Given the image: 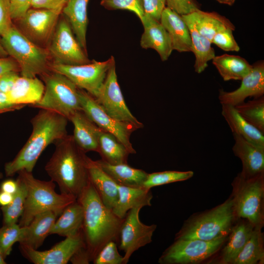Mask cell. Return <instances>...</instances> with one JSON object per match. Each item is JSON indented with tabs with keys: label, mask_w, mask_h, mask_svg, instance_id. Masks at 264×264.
<instances>
[{
	"label": "cell",
	"mask_w": 264,
	"mask_h": 264,
	"mask_svg": "<svg viewBox=\"0 0 264 264\" xmlns=\"http://www.w3.org/2000/svg\"><path fill=\"white\" fill-rule=\"evenodd\" d=\"M68 0H32L31 7L49 10L62 9Z\"/></svg>",
	"instance_id": "obj_47"
},
{
	"label": "cell",
	"mask_w": 264,
	"mask_h": 264,
	"mask_svg": "<svg viewBox=\"0 0 264 264\" xmlns=\"http://www.w3.org/2000/svg\"><path fill=\"white\" fill-rule=\"evenodd\" d=\"M10 72H20L17 63L11 57H0V76Z\"/></svg>",
	"instance_id": "obj_49"
},
{
	"label": "cell",
	"mask_w": 264,
	"mask_h": 264,
	"mask_svg": "<svg viewBox=\"0 0 264 264\" xmlns=\"http://www.w3.org/2000/svg\"><path fill=\"white\" fill-rule=\"evenodd\" d=\"M159 21L170 36L173 50L179 52L191 51L190 31L181 15L166 6Z\"/></svg>",
	"instance_id": "obj_20"
},
{
	"label": "cell",
	"mask_w": 264,
	"mask_h": 264,
	"mask_svg": "<svg viewBox=\"0 0 264 264\" xmlns=\"http://www.w3.org/2000/svg\"><path fill=\"white\" fill-rule=\"evenodd\" d=\"M8 56V54L4 48L0 44V57H6Z\"/></svg>",
	"instance_id": "obj_55"
},
{
	"label": "cell",
	"mask_w": 264,
	"mask_h": 264,
	"mask_svg": "<svg viewBox=\"0 0 264 264\" xmlns=\"http://www.w3.org/2000/svg\"><path fill=\"white\" fill-rule=\"evenodd\" d=\"M85 246L81 230L74 235L66 237L49 250L39 251L22 244H20V250L25 259L34 264H66L79 249Z\"/></svg>",
	"instance_id": "obj_15"
},
{
	"label": "cell",
	"mask_w": 264,
	"mask_h": 264,
	"mask_svg": "<svg viewBox=\"0 0 264 264\" xmlns=\"http://www.w3.org/2000/svg\"><path fill=\"white\" fill-rule=\"evenodd\" d=\"M236 220L231 197L210 211L187 221L176 235L175 240L212 241L226 237Z\"/></svg>",
	"instance_id": "obj_5"
},
{
	"label": "cell",
	"mask_w": 264,
	"mask_h": 264,
	"mask_svg": "<svg viewBox=\"0 0 264 264\" xmlns=\"http://www.w3.org/2000/svg\"><path fill=\"white\" fill-rule=\"evenodd\" d=\"M123 260L116 242L110 241L101 248L92 262L94 264H123Z\"/></svg>",
	"instance_id": "obj_41"
},
{
	"label": "cell",
	"mask_w": 264,
	"mask_h": 264,
	"mask_svg": "<svg viewBox=\"0 0 264 264\" xmlns=\"http://www.w3.org/2000/svg\"><path fill=\"white\" fill-rule=\"evenodd\" d=\"M19 76L17 72H10L0 76V91L5 93L9 92Z\"/></svg>",
	"instance_id": "obj_48"
},
{
	"label": "cell",
	"mask_w": 264,
	"mask_h": 264,
	"mask_svg": "<svg viewBox=\"0 0 264 264\" xmlns=\"http://www.w3.org/2000/svg\"><path fill=\"white\" fill-rule=\"evenodd\" d=\"M142 208L137 206L130 210L121 227L119 248L124 253L123 264L129 262L134 252L152 242L157 227L155 224L147 225L141 221L139 215Z\"/></svg>",
	"instance_id": "obj_13"
},
{
	"label": "cell",
	"mask_w": 264,
	"mask_h": 264,
	"mask_svg": "<svg viewBox=\"0 0 264 264\" xmlns=\"http://www.w3.org/2000/svg\"><path fill=\"white\" fill-rule=\"evenodd\" d=\"M240 87L232 91L220 90L219 99L221 104L236 106L247 97H260L264 94V62L260 61L252 65L250 72L242 80Z\"/></svg>",
	"instance_id": "obj_17"
},
{
	"label": "cell",
	"mask_w": 264,
	"mask_h": 264,
	"mask_svg": "<svg viewBox=\"0 0 264 264\" xmlns=\"http://www.w3.org/2000/svg\"><path fill=\"white\" fill-rule=\"evenodd\" d=\"M83 208L82 231L91 262L108 242L119 240L124 219L107 207L89 181L77 198Z\"/></svg>",
	"instance_id": "obj_1"
},
{
	"label": "cell",
	"mask_w": 264,
	"mask_h": 264,
	"mask_svg": "<svg viewBox=\"0 0 264 264\" xmlns=\"http://www.w3.org/2000/svg\"><path fill=\"white\" fill-rule=\"evenodd\" d=\"M82 110L100 129L114 136L130 154H136L130 141L131 134L139 128L132 124L117 120L109 115L88 92L78 89Z\"/></svg>",
	"instance_id": "obj_11"
},
{
	"label": "cell",
	"mask_w": 264,
	"mask_h": 264,
	"mask_svg": "<svg viewBox=\"0 0 264 264\" xmlns=\"http://www.w3.org/2000/svg\"><path fill=\"white\" fill-rule=\"evenodd\" d=\"M117 187L118 199L112 211L119 218L124 219L127 212L133 208L151 206L153 195L151 189L118 184Z\"/></svg>",
	"instance_id": "obj_25"
},
{
	"label": "cell",
	"mask_w": 264,
	"mask_h": 264,
	"mask_svg": "<svg viewBox=\"0 0 264 264\" xmlns=\"http://www.w3.org/2000/svg\"><path fill=\"white\" fill-rule=\"evenodd\" d=\"M228 237L212 241L176 239L158 259L160 264H196L215 254Z\"/></svg>",
	"instance_id": "obj_9"
},
{
	"label": "cell",
	"mask_w": 264,
	"mask_h": 264,
	"mask_svg": "<svg viewBox=\"0 0 264 264\" xmlns=\"http://www.w3.org/2000/svg\"><path fill=\"white\" fill-rule=\"evenodd\" d=\"M144 15L160 21L161 13L166 7L165 0H143Z\"/></svg>",
	"instance_id": "obj_45"
},
{
	"label": "cell",
	"mask_w": 264,
	"mask_h": 264,
	"mask_svg": "<svg viewBox=\"0 0 264 264\" xmlns=\"http://www.w3.org/2000/svg\"><path fill=\"white\" fill-rule=\"evenodd\" d=\"M6 263L5 262V259L3 257L0 251V264H5Z\"/></svg>",
	"instance_id": "obj_56"
},
{
	"label": "cell",
	"mask_w": 264,
	"mask_h": 264,
	"mask_svg": "<svg viewBox=\"0 0 264 264\" xmlns=\"http://www.w3.org/2000/svg\"><path fill=\"white\" fill-rule=\"evenodd\" d=\"M41 76L44 93L41 100L31 107L54 111L68 120L75 112L82 110L79 88L67 77L51 70Z\"/></svg>",
	"instance_id": "obj_8"
},
{
	"label": "cell",
	"mask_w": 264,
	"mask_h": 264,
	"mask_svg": "<svg viewBox=\"0 0 264 264\" xmlns=\"http://www.w3.org/2000/svg\"><path fill=\"white\" fill-rule=\"evenodd\" d=\"M9 0H0V37L14 24Z\"/></svg>",
	"instance_id": "obj_44"
},
{
	"label": "cell",
	"mask_w": 264,
	"mask_h": 264,
	"mask_svg": "<svg viewBox=\"0 0 264 264\" xmlns=\"http://www.w3.org/2000/svg\"><path fill=\"white\" fill-rule=\"evenodd\" d=\"M212 63L225 81L241 80L252 68V65L243 58L227 54L215 56Z\"/></svg>",
	"instance_id": "obj_32"
},
{
	"label": "cell",
	"mask_w": 264,
	"mask_h": 264,
	"mask_svg": "<svg viewBox=\"0 0 264 264\" xmlns=\"http://www.w3.org/2000/svg\"><path fill=\"white\" fill-rule=\"evenodd\" d=\"M2 177H3L2 174L1 172H0V179H1L2 178Z\"/></svg>",
	"instance_id": "obj_57"
},
{
	"label": "cell",
	"mask_w": 264,
	"mask_h": 264,
	"mask_svg": "<svg viewBox=\"0 0 264 264\" xmlns=\"http://www.w3.org/2000/svg\"><path fill=\"white\" fill-rule=\"evenodd\" d=\"M63 18L57 24L49 48L54 63L66 65L89 63L91 61L77 40L69 23Z\"/></svg>",
	"instance_id": "obj_12"
},
{
	"label": "cell",
	"mask_w": 264,
	"mask_h": 264,
	"mask_svg": "<svg viewBox=\"0 0 264 264\" xmlns=\"http://www.w3.org/2000/svg\"><path fill=\"white\" fill-rule=\"evenodd\" d=\"M60 214L49 211L37 215L30 223L23 227L19 243L34 249H38L44 243Z\"/></svg>",
	"instance_id": "obj_22"
},
{
	"label": "cell",
	"mask_w": 264,
	"mask_h": 264,
	"mask_svg": "<svg viewBox=\"0 0 264 264\" xmlns=\"http://www.w3.org/2000/svg\"><path fill=\"white\" fill-rule=\"evenodd\" d=\"M74 126V140L85 153L99 150V128L83 110L75 112L69 118Z\"/></svg>",
	"instance_id": "obj_21"
},
{
	"label": "cell",
	"mask_w": 264,
	"mask_h": 264,
	"mask_svg": "<svg viewBox=\"0 0 264 264\" xmlns=\"http://www.w3.org/2000/svg\"><path fill=\"white\" fill-rule=\"evenodd\" d=\"M12 20L21 19L31 7L32 0H9Z\"/></svg>",
	"instance_id": "obj_46"
},
{
	"label": "cell",
	"mask_w": 264,
	"mask_h": 264,
	"mask_svg": "<svg viewBox=\"0 0 264 264\" xmlns=\"http://www.w3.org/2000/svg\"><path fill=\"white\" fill-rule=\"evenodd\" d=\"M144 28L140 44L144 49H153L162 61H167L173 50L170 36L160 21L144 15L140 20Z\"/></svg>",
	"instance_id": "obj_18"
},
{
	"label": "cell",
	"mask_w": 264,
	"mask_h": 264,
	"mask_svg": "<svg viewBox=\"0 0 264 264\" xmlns=\"http://www.w3.org/2000/svg\"><path fill=\"white\" fill-rule=\"evenodd\" d=\"M234 30L228 28L219 31L214 35L211 43L224 51H239L240 47L234 38Z\"/></svg>",
	"instance_id": "obj_42"
},
{
	"label": "cell",
	"mask_w": 264,
	"mask_h": 264,
	"mask_svg": "<svg viewBox=\"0 0 264 264\" xmlns=\"http://www.w3.org/2000/svg\"><path fill=\"white\" fill-rule=\"evenodd\" d=\"M182 16L190 21L197 30L211 42L214 35L219 31L228 28L235 29L234 24L228 19L215 12H204L198 9Z\"/></svg>",
	"instance_id": "obj_26"
},
{
	"label": "cell",
	"mask_w": 264,
	"mask_h": 264,
	"mask_svg": "<svg viewBox=\"0 0 264 264\" xmlns=\"http://www.w3.org/2000/svg\"><path fill=\"white\" fill-rule=\"evenodd\" d=\"M18 188V182L12 179H8L3 181L0 185V190L14 195Z\"/></svg>",
	"instance_id": "obj_52"
},
{
	"label": "cell",
	"mask_w": 264,
	"mask_h": 264,
	"mask_svg": "<svg viewBox=\"0 0 264 264\" xmlns=\"http://www.w3.org/2000/svg\"><path fill=\"white\" fill-rule=\"evenodd\" d=\"M87 166L90 182L103 203L112 210L118 199L117 184L102 169L96 160L88 157Z\"/></svg>",
	"instance_id": "obj_23"
},
{
	"label": "cell",
	"mask_w": 264,
	"mask_h": 264,
	"mask_svg": "<svg viewBox=\"0 0 264 264\" xmlns=\"http://www.w3.org/2000/svg\"><path fill=\"white\" fill-rule=\"evenodd\" d=\"M233 225L224 247L220 262L232 264L249 240L254 226L248 220L242 219Z\"/></svg>",
	"instance_id": "obj_29"
},
{
	"label": "cell",
	"mask_w": 264,
	"mask_h": 264,
	"mask_svg": "<svg viewBox=\"0 0 264 264\" xmlns=\"http://www.w3.org/2000/svg\"><path fill=\"white\" fill-rule=\"evenodd\" d=\"M100 4L110 10L121 9L130 11L140 20L144 15L143 0H101Z\"/></svg>",
	"instance_id": "obj_40"
},
{
	"label": "cell",
	"mask_w": 264,
	"mask_h": 264,
	"mask_svg": "<svg viewBox=\"0 0 264 264\" xmlns=\"http://www.w3.org/2000/svg\"><path fill=\"white\" fill-rule=\"evenodd\" d=\"M88 1L89 0H68L62 10V14L69 23L77 40L86 52Z\"/></svg>",
	"instance_id": "obj_28"
},
{
	"label": "cell",
	"mask_w": 264,
	"mask_h": 264,
	"mask_svg": "<svg viewBox=\"0 0 264 264\" xmlns=\"http://www.w3.org/2000/svg\"><path fill=\"white\" fill-rule=\"evenodd\" d=\"M234 144L232 147L235 156L242 161V169L240 174L250 177L264 173V148L233 133Z\"/></svg>",
	"instance_id": "obj_19"
},
{
	"label": "cell",
	"mask_w": 264,
	"mask_h": 264,
	"mask_svg": "<svg viewBox=\"0 0 264 264\" xmlns=\"http://www.w3.org/2000/svg\"><path fill=\"white\" fill-rule=\"evenodd\" d=\"M44 91V83L37 77L20 76L11 90L6 94L11 104L31 106L41 100Z\"/></svg>",
	"instance_id": "obj_24"
},
{
	"label": "cell",
	"mask_w": 264,
	"mask_h": 264,
	"mask_svg": "<svg viewBox=\"0 0 264 264\" xmlns=\"http://www.w3.org/2000/svg\"><path fill=\"white\" fill-rule=\"evenodd\" d=\"M166 7L179 15H188L199 9L195 0H165Z\"/></svg>",
	"instance_id": "obj_43"
},
{
	"label": "cell",
	"mask_w": 264,
	"mask_h": 264,
	"mask_svg": "<svg viewBox=\"0 0 264 264\" xmlns=\"http://www.w3.org/2000/svg\"><path fill=\"white\" fill-rule=\"evenodd\" d=\"M24 107L11 104L8 99L7 94L0 91V114L19 110Z\"/></svg>",
	"instance_id": "obj_50"
},
{
	"label": "cell",
	"mask_w": 264,
	"mask_h": 264,
	"mask_svg": "<svg viewBox=\"0 0 264 264\" xmlns=\"http://www.w3.org/2000/svg\"><path fill=\"white\" fill-rule=\"evenodd\" d=\"M114 63L113 56L105 61L98 62L93 60L89 63L79 65L54 63L50 65V70L66 76L78 88L85 90L96 98L109 69Z\"/></svg>",
	"instance_id": "obj_10"
},
{
	"label": "cell",
	"mask_w": 264,
	"mask_h": 264,
	"mask_svg": "<svg viewBox=\"0 0 264 264\" xmlns=\"http://www.w3.org/2000/svg\"><path fill=\"white\" fill-rule=\"evenodd\" d=\"M83 216V207L76 199L63 210L56 220L50 235L67 237L77 234L82 230Z\"/></svg>",
	"instance_id": "obj_30"
},
{
	"label": "cell",
	"mask_w": 264,
	"mask_h": 264,
	"mask_svg": "<svg viewBox=\"0 0 264 264\" xmlns=\"http://www.w3.org/2000/svg\"><path fill=\"white\" fill-rule=\"evenodd\" d=\"M262 227H255L242 250L232 264H262L264 249Z\"/></svg>",
	"instance_id": "obj_35"
},
{
	"label": "cell",
	"mask_w": 264,
	"mask_h": 264,
	"mask_svg": "<svg viewBox=\"0 0 264 264\" xmlns=\"http://www.w3.org/2000/svg\"><path fill=\"white\" fill-rule=\"evenodd\" d=\"M17 174L27 192L24 210L19 223L21 227L28 225L35 216L43 212L53 211L61 214L67 206L77 199L72 196L57 193L55 183L51 180H39L32 173L25 170Z\"/></svg>",
	"instance_id": "obj_4"
},
{
	"label": "cell",
	"mask_w": 264,
	"mask_h": 264,
	"mask_svg": "<svg viewBox=\"0 0 264 264\" xmlns=\"http://www.w3.org/2000/svg\"><path fill=\"white\" fill-rule=\"evenodd\" d=\"M219 2L228 5H232L233 4L236 0H216Z\"/></svg>",
	"instance_id": "obj_54"
},
{
	"label": "cell",
	"mask_w": 264,
	"mask_h": 264,
	"mask_svg": "<svg viewBox=\"0 0 264 264\" xmlns=\"http://www.w3.org/2000/svg\"><path fill=\"white\" fill-rule=\"evenodd\" d=\"M73 264H88L91 262L86 246L79 249L72 256L70 261Z\"/></svg>",
	"instance_id": "obj_51"
},
{
	"label": "cell",
	"mask_w": 264,
	"mask_h": 264,
	"mask_svg": "<svg viewBox=\"0 0 264 264\" xmlns=\"http://www.w3.org/2000/svg\"><path fill=\"white\" fill-rule=\"evenodd\" d=\"M264 173L245 177L239 174L233 182L232 197L237 219L248 220L255 227L264 224Z\"/></svg>",
	"instance_id": "obj_7"
},
{
	"label": "cell",
	"mask_w": 264,
	"mask_h": 264,
	"mask_svg": "<svg viewBox=\"0 0 264 264\" xmlns=\"http://www.w3.org/2000/svg\"><path fill=\"white\" fill-rule=\"evenodd\" d=\"M23 232V227L18 223L3 224L0 228V251L5 259L10 254L13 245L20 242Z\"/></svg>",
	"instance_id": "obj_39"
},
{
	"label": "cell",
	"mask_w": 264,
	"mask_h": 264,
	"mask_svg": "<svg viewBox=\"0 0 264 264\" xmlns=\"http://www.w3.org/2000/svg\"><path fill=\"white\" fill-rule=\"evenodd\" d=\"M221 114L233 133L264 148V133L245 120L234 106L221 104Z\"/></svg>",
	"instance_id": "obj_27"
},
{
	"label": "cell",
	"mask_w": 264,
	"mask_h": 264,
	"mask_svg": "<svg viewBox=\"0 0 264 264\" xmlns=\"http://www.w3.org/2000/svg\"><path fill=\"white\" fill-rule=\"evenodd\" d=\"M62 10L30 8L18 20L21 32L35 44L45 43L54 33Z\"/></svg>",
	"instance_id": "obj_16"
},
{
	"label": "cell",
	"mask_w": 264,
	"mask_h": 264,
	"mask_svg": "<svg viewBox=\"0 0 264 264\" xmlns=\"http://www.w3.org/2000/svg\"><path fill=\"white\" fill-rule=\"evenodd\" d=\"M98 153L101 159L111 164L128 163L130 154L125 146L114 136L101 129Z\"/></svg>",
	"instance_id": "obj_34"
},
{
	"label": "cell",
	"mask_w": 264,
	"mask_h": 264,
	"mask_svg": "<svg viewBox=\"0 0 264 264\" xmlns=\"http://www.w3.org/2000/svg\"><path fill=\"white\" fill-rule=\"evenodd\" d=\"M0 44L17 63L21 76L35 77L50 70L49 51L30 40L14 25L0 37Z\"/></svg>",
	"instance_id": "obj_6"
},
{
	"label": "cell",
	"mask_w": 264,
	"mask_h": 264,
	"mask_svg": "<svg viewBox=\"0 0 264 264\" xmlns=\"http://www.w3.org/2000/svg\"><path fill=\"white\" fill-rule=\"evenodd\" d=\"M102 169L118 184L135 187H143L148 174L136 169L128 163L110 164L102 159L96 160Z\"/></svg>",
	"instance_id": "obj_31"
},
{
	"label": "cell",
	"mask_w": 264,
	"mask_h": 264,
	"mask_svg": "<svg viewBox=\"0 0 264 264\" xmlns=\"http://www.w3.org/2000/svg\"><path fill=\"white\" fill-rule=\"evenodd\" d=\"M193 175L194 172L191 171H166L148 174L143 187L151 189L157 186L184 181L191 178Z\"/></svg>",
	"instance_id": "obj_38"
},
{
	"label": "cell",
	"mask_w": 264,
	"mask_h": 264,
	"mask_svg": "<svg viewBox=\"0 0 264 264\" xmlns=\"http://www.w3.org/2000/svg\"><path fill=\"white\" fill-rule=\"evenodd\" d=\"M248 122L264 133V97L243 102L234 107Z\"/></svg>",
	"instance_id": "obj_36"
},
{
	"label": "cell",
	"mask_w": 264,
	"mask_h": 264,
	"mask_svg": "<svg viewBox=\"0 0 264 264\" xmlns=\"http://www.w3.org/2000/svg\"><path fill=\"white\" fill-rule=\"evenodd\" d=\"M68 119L51 110L41 109L31 119L32 132L26 142L4 170L6 176H12L21 170L32 173L42 153L50 144L67 135Z\"/></svg>",
	"instance_id": "obj_2"
},
{
	"label": "cell",
	"mask_w": 264,
	"mask_h": 264,
	"mask_svg": "<svg viewBox=\"0 0 264 264\" xmlns=\"http://www.w3.org/2000/svg\"><path fill=\"white\" fill-rule=\"evenodd\" d=\"M181 16L189 28L191 37V51L194 53L196 58L195 71L198 73H201L208 66V62L215 57V50L211 46V41L200 34L190 21Z\"/></svg>",
	"instance_id": "obj_33"
},
{
	"label": "cell",
	"mask_w": 264,
	"mask_h": 264,
	"mask_svg": "<svg viewBox=\"0 0 264 264\" xmlns=\"http://www.w3.org/2000/svg\"><path fill=\"white\" fill-rule=\"evenodd\" d=\"M14 195L0 190V206L9 204L13 200Z\"/></svg>",
	"instance_id": "obj_53"
},
{
	"label": "cell",
	"mask_w": 264,
	"mask_h": 264,
	"mask_svg": "<svg viewBox=\"0 0 264 264\" xmlns=\"http://www.w3.org/2000/svg\"><path fill=\"white\" fill-rule=\"evenodd\" d=\"M95 99L114 119L134 125L139 129L143 127V124L132 115L125 103L117 81L115 63L109 69L100 91Z\"/></svg>",
	"instance_id": "obj_14"
},
{
	"label": "cell",
	"mask_w": 264,
	"mask_h": 264,
	"mask_svg": "<svg viewBox=\"0 0 264 264\" xmlns=\"http://www.w3.org/2000/svg\"><path fill=\"white\" fill-rule=\"evenodd\" d=\"M18 188L14 194L12 201L8 205L1 206L3 224L17 223L22 215L26 197V188L24 184L17 177Z\"/></svg>",
	"instance_id": "obj_37"
},
{
	"label": "cell",
	"mask_w": 264,
	"mask_h": 264,
	"mask_svg": "<svg viewBox=\"0 0 264 264\" xmlns=\"http://www.w3.org/2000/svg\"></svg>",
	"instance_id": "obj_58"
},
{
	"label": "cell",
	"mask_w": 264,
	"mask_h": 264,
	"mask_svg": "<svg viewBox=\"0 0 264 264\" xmlns=\"http://www.w3.org/2000/svg\"><path fill=\"white\" fill-rule=\"evenodd\" d=\"M55 149L44 169L61 193L76 198L89 182L88 156L67 135L55 143Z\"/></svg>",
	"instance_id": "obj_3"
}]
</instances>
